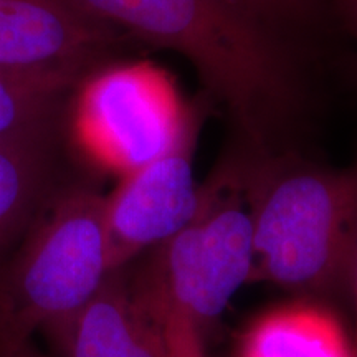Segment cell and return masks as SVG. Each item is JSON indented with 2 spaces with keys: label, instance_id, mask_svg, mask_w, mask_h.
<instances>
[{
  "label": "cell",
  "instance_id": "1",
  "mask_svg": "<svg viewBox=\"0 0 357 357\" xmlns=\"http://www.w3.org/2000/svg\"><path fill=\"white\" fill-rule=\"evenodd\" d=\"M243 195L253 235L250 281L311 296L351 293L357 253V166L333 169L250 146Z\"/></svg>",
  "mask_w": 357,
  "mask_h": 357
},
{
  "label": "cell",
  "instance_id": "2",
  "mask_svg": "<svg viewBox=\"0 0 357 357\" xmlns=\"http://www.w3.org/2000/svg\"><path fill=\"white\" fill-rule=\"evenodd\" d=\"M124 37L185 56L248 137L265 147L291 113L293 73L263 22L227 0H75Z\"/></svg>",
  "mask_w": 357,
  "mask_h": 357
},
{
  "label": "cell",
  "instance_id": "3",
  "mask_svg": "<svg viewBox=\"0 0 357 357\" xmlns=\"http://www.w3.org/2000/svg\"><path fill=\"white\" fill-rule=\"evenodd\" d=\"M105 199L83 185L58 189L0 271V357L37 333L55 342L105 284Z\"/></svg>",
  "mask_w": 357,
  "mask_h": 357
},
{
  "label": "cell",
  "instance_id": "4",
  "mask_svg": "<svg viewBox=\"0 0 357 357\" xmlns=\"http://www.w3.org/2000/svg\"><path fill=\"white\" fill-rule=\"evenodd\" d=\"M200 189L194 218L144 253L136 270L128 265V271L134 294L158 323L176 314L202 331L252 278L253 235L242 155L227 159Z\"/></svg>",
  "mask_w": 357,
  "mask_h": 357
},
{
  "label": "cell",
  "instance_id": "5",
  "mask_svg": "<svg viewBox=\"0 0 357 357\" xmlns=\"http://www.w3.org/2000/svg\"><path fill=\"white\" fill-rule=\"evenodd\" d=\"M197 116L159 70L129 63L83 79L73 121L89 158L126 176L171 151Z\"/></svg>",
  "mask_w": 357,
  "mask_h": 357
},
{
  "label": "cell",
  "instance_id": "6",
  "mask_svg": "<svg viewBox=\"0 0 357 357\" xmlns=\"http://www.w3.org/2000/svg\"><path fill=\"white\" fill-rule=\"evenodd\" d=\"M126 38L75 0H0V73L79 84Z\"/></svg>",
  "mask_w": 357,
  "mask_h": 357
},
{
  "label": "cell",
  "instance_id": "7",
  "mask_svg": "<svg viewBox=\"0 0 357 357\" xmlns=\"http://www.w3.org/2000/svg\"><path fill=\"white\" fill-rule=\"evenodd\" d=\"M199 116L181 141L153 162L126 174L106 195L111 271L124 268L182 230L197 213L202 189L194 177Z\"/></svg>",
  "mask_w": 357,
  "mask_h": 357
},
{
  "label": "cell",
  "instance_id": "8",
  "mask_svg": "<svg viewBox=\"0 0 357 357\" xmlns=\"http://www.w3.org/2000/svg\"><path fill=\"white\" fill-rule=\"evenodd\" d=\"M52 344L60 357H169L164 328L134 294L128 266L111 271Z\"/></svg>",
  "mask_w": 357,
  "mask_h": 357
},
{
  "label": "cell",
  "instance_id": "9",
  "mask_svg": "<svg viewBox=\"0 0 357 357\" xmlns=\"http://www.w3.org/2000/svg\"><path fill=\"white\" fill-rule=\"evenodd\" d=\"M56 123L0 139V271L58 187Z\"/></svg>",
  "mask_w": 357,
  "mask_h": 357
},
{
  "label": "cell",
  "instance_id": "10",
  "mask_svg": "<svg viewBox=\"0 0 357 357\" xmlns=\"http://www.w3.org/2000/svg\"><path fill=\"white\" fill-rule=\"evenodd\" d=\"M236 357H357V347L333 311L298 301L260 316Z\"/></svg>",
  "mask_w": 357,
  "mask_h": 357
},
{
  "label": "cell",
  "instance_id": "11",
  "mask_svg": "<svg viewBox=\"0 0 357 357\" xmlns=\"http://www.w3.org/2000/svg\"><path fill=\"white\" fill-rule=\"evenodd\" d=\"M78 84L55 79H24L0 73V139L56 123L61 101Z\"/></svg>",
  "mask_w": 357,
  "mask_h": 357
},
{
  "label": "cell",
  "instance_id": "12",
  "mask_svg": "<svg viewBox=\"0 0 357 357\" xmlns=\"http://www.w3.org/2000/svg\"><path fill=\"white\" fill-rule=\"evenodd\" d=\"M167 339L169 357H207L202 344V331L182 316L169 314L159 321Z\"/></svg>",
  "mask_w": 357,
  "mask_h": 357
},
{
  "label": "cell",
  "instance_id": "13",
  "mask_svg": "<svg viewBox=\"0 0 357 357\" xmlns=\"http://www.w3.org/2000/svg\"><path fill=\"white\" fill-rule=\"evenodd\" d=\"M227 2L253 19L263 22L261 19H266L268 15H284V13L291 15L305 10L311 0H227Z\"/></svg>",
  "mask_w": 357,
  "mask_h": 357
},
{
  "label": "cell",
  "instance_id": "14",
  "mask_svg": "<svg viewBox=\"0 0 357 357\" xmlns=\"http://www.w3.org/2000/svg\"><path fill=\"white\" fill-rule=\"evenodd\" d=\"M351 294H352V301H354V310H356V336H354V342H356V347H357V253H356L354 270H352Z\"/></svg>",
  "mask_w": 357,
  "mask_h": 357
},
{
  "label": "cell",
  "instance_id": "15",
  "mask_svg": "<svg viewBox=\"0 0 357 357\" xmlns=\"http://www.w3.org/2000/svg\"><path fill=\"white\" fill-rule=\"evenodd\" d=\"M13 357H50V356L42 354V352H40L37 347L33 346V342H30L29 346L24 347V349H22L19 354H15Z\"/></svg>",
  "mask_w": 357,
  "mask_h": 357
},
{
  "label": "cell",
  "instance_id": "16",
  "mask_svg": "<svg viewBox=\"0 0 357 357\" xmlns=\"http://www.w3.org/2000/svg\"><path fill=\"white\" fill-rule=\"evenodd\" d=\"M342 6L346 7L347 13L351 15V19L354 20V24L357 26V0H341Z\"/></svg>",
  "mask_w": 357,
  "mask_h": 357
}]
</instances>
